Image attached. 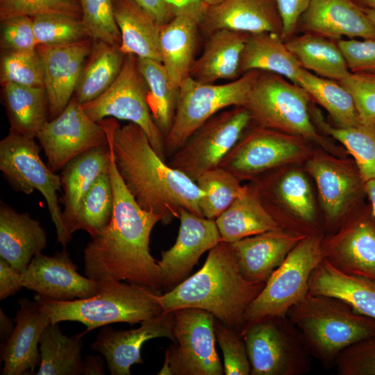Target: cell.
<instances>
[{
  "instance_id": "obj_25",
  "label": "cell",
  "mask_w": 375,
  "mask_h": 375,
  "mask_svg": "<svg viewBox=\"0 0 375 375\" xmlns=\"http://www.w3.org/2000/svg\"><path fill=\"white\" fill-rule=\"evenodd\" d=\"M323 258L338 269L375 281V227L360 221L344 228L326 245Z\"/></svg>"
},
{
  "instance_id": "obj_52",
  "label": "cell",
  "mask_w": 375,
  "mask_h": 375,
  "mask_svg": "<svg viewBox=\"0 0 375 375\" xmlns=\"http://www.w3.org/2000/svg\"><path fill=\"white\" fill-rule=\"evenodd\" d=\"M337 44L350 72L375 74V39L340 40Z\"/></svg>"
},
{
  "instance_id": "obj_40",
  "label": "cell",
  "mask_w": 375,
  "mask_h": 375,
  "mask_svg": "<svg viewBox=\"0 0 375 375\" xmlns=\"http://www.w3.org/2000/svg\"><path fill=\"white\" fill-rule=\"evenodd\" d=\"M113 210V192L108 172L100 174L82 198L73 227L87 231L91 238L103 231Z\"/></svg>"
},
{
  "instance_id": "obj_54",
  "label": "cell",
  "mask_w": 375,
  "mask_h": 375,
  "mask_svg": "<svg viewBox=\"0 0 375 375\" xmlns=\"http://www.w3.org/2000/svg\"><path fill=\"white\" fill-rule=\"evenodd\" d=\"M22 288V273L0 258V299L15 295Z\"/></svg>"
},
{
  "instance_id": "obj_2",
  "label": "cell",
  "mask_w": 375,
  "mask_h": 375,
  "mask_svg": "<svg viewBox=\"0 0 375 375\" xmlns=\"http://www.w3.org/2000/svg\"><path fill=\"white\" fill-rule=\"evenodd\" d=\"M99 122L110 140L117 171L142 208L160 216L163 225L178 219L183 208L203 217L199 206L203 192L158 155L140 126L132 122L121 126L115 118Z\"/></svg>"
},
{
  "instance_id": "obj_55",
  "label": "cell",
  "mask_w": 375,
  "mask_h": 375,
  "mask_svg": "<svg viewBox=\"0 0 375 375\" xmlns=\"http://www.w3.org/2000/svg\"><path fill=\"white\" fill-rule=\"evenodd\" d=\"M174 17L185 15L196 19L200 24L208 6L201 0H166Z\"/></svg>"
},
{
  "instance_id": "obj_6",
  "label": "cell",
  "mask_w": 375,
  "mask_h": 375,
  "mask_svg": "<svg viewBox=\"0 0 375 375\" xmlns=\"http://www.w3.org/2000/svg\"><path fill=\"white\" fill-rule=\"evenodd\" d=\"M275 73L259 71L244 106L256 126L317 140L309 112L310 96Z\"/></svg>"
},
{
  "instance_id": "obj_61",
  "label": "cell",
  "mask_w": 375,
  "mask_h": 375,
  "mask_svg": "<svg viewBox=\"0 0 375 375\" xmlns=\"http://www.w3.org/2000/svg\"><path fill=\"white\" fill-rule=\"evenodd\" d=\"M207 6H213L220 4L225 0H201Z\"/></svg>"
},
{
  "instance_id": "obj_10",
  "label": "cell",
  "mask_w": 375,
  "mask_h": 375,
  "mask_svg": "<svg viewBox=\"0 0 375 375\" xmlns=\"http://www.w3.org/2000/svg\"><path fill=\"white\" fill-rule=\"evenodd\" d=\"M251 375H301L310 371V354L287 317H267L241 331Z\"/></svg>"
},
{
  "instance_id": "obj_44",
  "label": "cell",
  "mask_w": 375,
  "mask_h": 375,
  "mask_svg": "<svg viewBox=\"0 0 375 375\" xmlns=\"http://www.w3.org/2000/svg\"><path fill=\"white\" fill-rule=\"evenodd\" d=\"M0 83L44 88V68L37 49L28 51L1 52Z\"/></svg>"
},
{
  "instance_id": "obj_8",
  "label": "cell",
  "mask_w": 375,
  "mask_h": 375,
  "mask_svg": "<svg viewBox=\"0 0 375 375\" xmlns=\"http://www.w3.org/2000/svg\"><path fill=\"white\" fill-rule=\"evenodd\" d=\"M259 73L247 72L224 84H208L185 78L178 89V99L172 128L165 138L167 158L210 117L233 106H244Z\"/></svg>"
},
{
  "instance_id": "obj_35",
  "label": "cell",
  "mask_w": 375,
  "mask_h": 375,
  "mask_svg": "<svg viewBox=\"0 0 375 375\" xmlns=\"http://www.w3.org/2000/svg\"><path fill=\"white\" fill-rule=\"evenodd\" d=\"M285 44L302 68L317 76L339 82L350 74L341 50L331 39L306 33Z\"/></svg>"
},
{
  "instance_id": "obj_15",
  "label": "cell",
  "mask_w": 375,
  "mask_h": 375,
  "mask_svg": "<svg viewBox=\"0 0 375 375\" xmlns=\"http://www.w3.org/2000/svg\"><path fill=\"white\" fill-rule=\"evenodd\" d=\"M180 226L174 245L161 251L158 260L162 288L169 291L184 281L199 258L222 242L215 219L199 216L187 209L180 211Z\"/></svg>"
},
{
  "instance_id": "obj_51",
  "label": "cell",
  "mask_w": 375,
  "mask_h": 375,
  "mask_svg": "<svg viewBox=\"0 0 375 375\" xmlns=\"http://www.w3.org/2000/svg\"><path fill=\"white\" fill-rule=\"evenodd\" d=\"M0 47L1 52L36 49L32 17L17 16L1 21Z\"/></svg>"
},
{
  "instance_id": "obj_58",
  "label": "cell",
  "mask_w": 375,
  "mask_h": 375,
  "mask_svg": "<svg viewBox=\"0 0 375 375\" xmlns=\"http://www.w3.org/2000/svg\"><path fill=\"white\" fill-rule=\"evenodd\" d=\"M15 326L12 319L0 309V338L1 344L7 340L14 331Z\"/></svg>"
},
{
  "instance_id": "obj_26",
  "label": "cell",
  "mask_w": 375,
  "mask_h": 375,
  "mask_svg": "<svg viewBox=\"0 0 375 375\" xmlns=\"http://www.w3.org/2000/svg\"><path fill=\"white\" fill-rule=\"evenodd\" d=\"M308 293L338 299L375 320V281L343 272L324 258L310 275Z\"/></svg>"
},
{
  "instance_id": "obj_9",
  "label": "cell",
  "mask_w": 375,
  "mask_h": 375,
  "mask_svg": "<svg viewBox=\"0 0 375 375\" xmlns=\"http://www.w3.org/2000/svg\"><path fill=\"white\" fill-rule=\"evenodd\" d=\"M40 152L34 138L10 131L0 142V170L17 192L30 194L37 190L43 195L56 229L57 242L65 249L72 234L63 222L58 201L60 176L44 164Z\"/></svg>"
},
{
  "instance_id": "obj_20",
  "label": "cell",
  "mask_w": 375,
  "mask_h": 375,
  "mask_svg": "<svg viewBox=\"0 0 375 375\" xmlns=\"http://www.w3.org/2000/svg\"><path fill=\"white\" fill-rule=\"evenodd\" d=\"M14 331L1 345L3 375L33 374L40 362L38 345L50 318L35 300H18Z\"/></svg>"
},
{
  "instance_id": "obj_7",
  "label": "cell",
  "mask_w": 375,
  "mask_h": 375,
  "mask_svg": "<svg viewBox=\"0 0 375 375\" xmlns=\"http://www.w3.org/2000/svg\"><path fill=\"white\" fill-rule=\"evenodd\" d=\"M323 258L317 235H307L301 240L247 307L241 331L265 318L287 317L289 309L308 293L310 275Z\"/></svg>"
},
{
  "instance_id": "obj_19",
  "label": "cell",
  "mask_w": 375,
  "mask_h": 375,
  "mask_svg": "<svg viewBox=\"0 0 375 375\" xmlns=\"http://www.w3.org/2000/svg\"><path fill=\"white\" fill-rule=\"evenodd\" d=\"M92 45L90 38L67 44L38 45L36 49L44 68L49 120L58 117L74 96Z\"/></svg>"
},
{
  "instance_id": "obj_5",
  "label": "cell",
  "mask_w": 375,
  "mask_h": 375,
  "mask_svg": "<svg viewBox=\"0 0 375 375\" xmlns=\"http://www.w3.org/2000/svg\"><path fill=\"white\" fill-rule=\"evenodd\" d=\"M100 283V291L89 298L56 301L37 294L35 300L52 324L72 321L84 324L83 335L113 323L140 324L163 312L158 301L161 292L131 283Z\"/></svg>"
},
{
  "instance_id": "obj_57",
  "label": "cell",
  "mask_w": 375,
  "mask_h": 375,
  "mask_svg": "<svg viewBox=\"0 0 375 375\" xmlns=\"http://www.w3.org/2000/svg\"><path fill=\"white\" fill-rule=\"evenodd\" d=\"M104 361L98 355H89L83 360V374L102 375L104 373Z\"/></svg>"
},
{
  "instance_id": "obj_31",
  "label": "cell",
  "mask_w": 375,
  "mask_h": 375,
  "mask_svg": "<svg viewBox=\"0 0 375 375\" xmlns=\"http://www.w3.org/2000/svg\"><path fill=\"white\" fill-rule=\"evenodd\" d=\"M215 220L222 241L228 243L281 228L252 189L247 186H244L242 192Z\"/></svg>"
},
{
  "instance_id": "obj_3",
  "label": "cell",
  "mask_w": 375,
  "mask_h": 375,
  "mask_svg": "<svg viewBox=\"0 0 375 375\" xmlns=\"http://www.w3.org/2000/svg\"><path fill=\"white\" fill-rule=\"evenodd\" d=\"M265 285L244 278L231 244L222 241L209 251L199 271L172 290L159 294L158 301L163 312L184 308H199L240 331L247 307Z\"/></svg>"
},
{
  "instance_id": "obj_39",
  "label": "cell",
  "mask_w": 375,
  "mask_h": 375,
  "mask_svg": "<svg viewBox=\"0 0 375 375\" xmlns=\"http://www.w3.org/2000/svg\"><path fill=\"white\" fill-rule=\"evenodd\" d=\"M138 62L148 87V103L153 119L165 138L174 122L178 90L172 86L161 62L138 57Z\"/></svg>"
},
{
  "instance_id": "obj_29",
  "label": "cell",
  "mask_w": 375,
  "mask_h": 375,
  "mask_svg": "<svg viewBox=\"0 0 375 375\" xmlns=\"http://www.w3.org/2000/svg\"><path fill=\"white\" fill-rule=\"evenodd\" d=\"M112 8L121 33V51L162 63L160 26L134 0H112Z\"/></svg>"
},
{
  "instance_id": "obj_47",
  "label": "cell",
  "mask_w": 375,
  "mask_h": 375,
  "mask_svg": "<svg viewBox=\"0 0 375 375\" xmlns=\"http://www.w3.org/2000/svg\"><path fill=\"white\" fill-rule=\"evenodd\" d=\"M52 14L82 19L81 0H0V21L17 16Z\"/></svg>"
},
{
  "instance_id": "obj_36",
  "label": "cell",
  "mask_w": 375,
  "mask_h": 375,
  "mask_svg": "<svg viewBox=\"0 0 375 375\" xmlns=\"http://www.w3.org/2000/svg\"><path fill=\"white\" fill-rule=\"evenodd\" d=\"M83 333L65 335L57 324H49L40 340V362L38 375L83 374Z\"/></svg>"
},
{
  "instance_id": "obj_43",
  "label": "cell",
  "mask_w": 375,
  "mask_h": 375,
  "mask_svg": "<svg viewBox=\"0 0 375 375\" xmlns=\"http://www.w3.org/2000/svg\"><path fill=\"white\" fill-rule=\"evenodd\" d=\"M38 45H62L89 38L81 19L65 15H43L32 17Z\"/></svg>"
},
{
  "instance_id": "obj_41",
  "label": "cell",
  "mask_w": 375,
  "mask_h": 375,
  "mask_svg": "<svg viewBox=\"0 0 375 375\" xmlns=\"http://www.w3.org/2000/svg\"><path fill=\"white\" fill-rule=\"evenodd\" d=\"M240 182L220 166L201 174L195 183L204 193L199 203L203 216L215 219L226 210L244 190Z\"/></svg>"
},
{
  "instance_id": "obj_32",
  "label": "cell",
  "mask_w": 375,
  "mask_h": 375,
  "mask_svg": "<svg viewBox=\"0 0 375 375\" xmlns=\"http://www.w3.org/2000/svg\"><path fill=\"white\" fill-rule=\"evenodd\" d=\"M299 62L288 49L281 35L276 33L249 34L242 52L240 74L265 71L281 75L297 84Z\"/></svg>"
},
{
  "instance_id": "obj_13",
  "label": "cell",
  "mask_w": 375,
  "mask_h": 375,
  "mask_svg": "<svg viewBox=\"0 0 375 375\" xmlns=\"http://www.w3.org/2000/svg\"><path fill=\"white\" fill-rule=\"evenodd\" d=\"M174 316V340L165 353L172 375L224 374L215 347V316L195 308L176 310Z\"/></svg>"
},
{
  "instance_id": "obj_23",
  "label": "cell",
  "mask_w": 375,
  "mask_h": 375,
  "mask_svg": "<svg viewBox=\"0 0 375 375\" xmlns=\"http://www.w3.org/2000/svg\"><path fill=\"white\" fill-rule=\"evenodd\" d=\"M300 19L306 33L331 40L375 39V27L352 0H311Z\"/></svg>"
},
{
  "instance_id": "obj_38",
  "label": "cell",
  "mask_w": 375,
  "mask_h": 375,
  "mask_svg": "<svg viewBox=\"0 0 375 375\" xmlns=\"http://www.w3.org/2000/svg\"><path fill=\"white\" fill-rule=\"evenodd\" d=\"M297 85L302 87L340 127L360 123L353 97L338 81L317 76L301 68Z\"/></svg>"
},
{
  "instance_id": "obj_28",
  "label": "cell",
  "mask_w": 375,
  "mask_h": 375,
  "mask_svg": "<svg viewBox=\"0 0 375 375\" xmlns=\"http://www.w3.org/2000/svg\"><path fill=\"white\" fill-rule=\"evenodd\" d=\"M108 144L92 149L70 160L60 174L63 190L62 212L63 222L72 234L80 202L89 188L103 172L108 171Z\"/></svg>"
},
{
  "instance_id": "obj_14",
  "label": "cell",
  "mask_w": 375,
  "mask_h": 375,
  "mask_svg": "<svg viewBox=\"0 0 375 375\" xmlns=\"http://www.w3.org/2000/svg\"><path fill=\"white\" fill-rule=\"evenodd\" d=\"M36 138L44 151L47 166L53 172L62 169L81 153L108 144L101 124L87 115L74 96L58 117L47 122Z\"/></svg>"
},
{
  "instance_id": "obj_60",
  "label": "cell",
  "mask_w": 375,
  "mask_h": 375,
  "mask_svg": "<svg viewBox=\"0 0 375 375\" xmlns=\"http://www.w3.org/2000/svg\"><path fill=\"white\" fill-rule=\"evenodd\" d=\"M365 12L373 26L375 27V10L367 8L365 10Z\"/></svg>"
},
{
  "instance_id": "obj_42",
  "label": "cell",
  "mask_w": 375,
  "mask_h": 375,
  "mask_svg": "<svg viewBox=\"0 0 375 375\" xmlns=\"http://www.w3.org/2000/svg\"><path fill=\"white\" fill-rule=\"evenodd\" d=\"M318 115V124L353 156L361 178L365 183L375 179V126L360 122L349 127H332Z\"/></svg>"
},
{
  "instance_id": "obj_12",
  "label": "cell",
  "mask_w": 375,
  "mask_h": 375,
  "mask_svg": "<svg viewBox=\"0 0 375 375\" xmlns=\"http://www.w3.org/2000/svg\"><path fill=\"white\" fill-rule=\"evenodd\" d=\"M250 123L245 107L224 109L199 126L167 163L195 182L201 174L219 165Z\"/></svg>"
},
{
  "instance_id": "obj_21",
  "label": "cell",
  "mask_w": 375,
  "mask_h": 375,
  "mask_svg": "<svg viewBox=\"0 0 375 375\" xmlns=\"http://www.w3.org/2000/svg\"><path fill=\"white\" fill-rule=\"evenodd\" d=\"M306 235L281 228L231 244L244 278L253 283H266L291 250Z\"/></svg>"
},
{
  "instance_id": "obj_50",
  "label": "cell",
  "mask_w": 375,
  "mask_h": 375,
  "mask_svg": "<svg viewBox=\"0 0 375 375\" xmlns=\"http://www.w3.org/2000/svg\"><path fill=\"white\" fill-rule=\"evenodd\" d=\"M339 83L353 97L360 122L375 126V74L350 72Z\"/></svg>"
},
{
  "instance_id": "obj_30",
  "label": "cell",
  "mask_w": 375,
  "mask_h": 375,
  "mask_svg": "<svg viewBox=\"0 0 375 375\" xmlns=\"http://www.w3.org/2000/svg\"><path fill=\"white\" fill-rule=\"evenodd\" d=\"M199 23L194 18L178 15L160 26V44L163 65L172 86L179 89L190 76L195 60Z\"/></svg>"
},
{
  "instance_id": "obj_11",
  "label": "cell",
  "mask_w": 375,
  "mask_h": 375,
  "mask_svg": "<svg viewBox=\"0 0 375 375\" xmlns=\"http://www.w3.org/2000/svg\"><path fill=\"white\" fill-rule=\"evenodd\" d=\"M82 106L95 122L110 117L138 125L158 155L167 160L165 138L153 119L148 103V87L135 55L126 54L122 70L110 88Z\"/></svg>"
},
{
  "instance_id": "obj_48",
  "label": "cell",
  "mask_w": 375,
  "mask_h": 375,
  "mask_svg": "<svg viewBox=\"0 0 375 375\" xmlns=\"http://www.w3.org/2000/svg\"><path fill=\"white\" fill-rule=\"evenodd\" d=\"M214 328L223 354L224 373L226 375H249L251 366L241 332L216 318Z\"/></svg>"
},
{
  "instance_id": "obj_46",
  "label": "cell",
  "mask_w": 375,
  "mask_h": 375,
  "mask_svg": "<svg viewBox=\"0 0 375 375\" xmlns=\"http://www.w3.org/2000/svg\"><path fill=\"white\" fill-rule=\"evenodd\" d=\"M82 21L93 42L120 47L122 37L116 24L112 0H81Z\"/></svg>"
},
{
  "instance_id": "obj_37",
  "label": "cell",
  "mask_w": 375,
  "mask_h": 375,
  "mask_svg": "<svg viewBox=\"0 0 375 375\" xmlns=\"http://www.w3.org/2000/svg\"><path fill=\"white\" fill-rule=\"evenodd\" d=\"M307 168L316 182L328 217L338 218L356 192V178L342 166L324 158L310 160Z\"/></svg>"
},
{
  "instance_id": "obj_27",
  "label": "cell",
  "mask_w": 375,
  "mask_h": 375,
  "mask_svg": "<svg viewBox=\"0 0 375 375\" xmlns=\"http://www.w3.org/2000/svg\"><path fill=\"white\" fill-rule=\"evenodd\" d=\"M249 34L227 29L209 34L201 55L192 65L190 76L208 84L239 78L241 55Z\"/></svg>"
},
{
  "instance_id": "obj_49",
  "label": "cell",
  "mask_w": 375,
  "mask_h": 375,
  "mask_svg": "<svg viewBox=\"0 0 375 375\" xmlns=\"http://www.w3.org/2000/svg\"><path fill=\"white\" fill-rule=\"evenodd\" d=\"M333 367L340 375H375V335L344 349Z\"/></svg>"
},
{
  "instance_id": "obj_16",
  "label": "cell",
  "mask_w": 375,
  "mask_h": 375,
  "mask_svg": "<svg viewBox=\"0 0 375 375\" xmlns=\"http://www.w3.org/2000/svg\"><path fill=\"white\" fill-rule=\"evenodd\" d=\"M301 151L285 133L256 126L241 136L219 166L241 181L293 160Z\"/></svg>"
},
{
  "instance_id": "obj_34",
  "label": "cell",
  "mask_w": 375,
  "mask_h": 375,
  "mask_svg": "<svg viewBox=\"0 0 375 375\" xmlns=\"http://www.w3.org/2000/svg\"><path fill=\"white\" fill-rule=\"evenodd\" d=\"M125 56L119 46L92 41L74 94L81 105L95 99L110 88L122 70Z\"/></svg>"
},
{
  "instance_id": "obj_45",
  "label": "cell",
  "mask_w": 375,
  "mask_h": 375,
  "mask_svg": "<svg viewBox=\"0 0 375 375\" xmlns=\"http://www.w3.org/2000/svg\"><path fill=\"white\" fill-rule=\"evenodd\" d=\"M274 192L301 220L314 221L315 208L311 188L301 172L293 170L284 174L276 183Z\"/></svg>"
},
{
  "instance_id": "obj_17",
  "label": "cell",
  "mask_w": 375,
  "mask_h": 375,
  "mask_svg": "<svg viewBox=\"0 0 375 375\" xmlns=\"http://www.w3.org/2000/svg\"><path fill=\"white\" fill-rule=\"evenodd\" d=\"M77 269L65 249L53 256L40 253L22 273V285L56 301L85 299L97 294L101 290L100 281L83 276Z\"/></svg>"
},
{
  "instance_id": "obj_56",
  "label": "cell",
  "mask_w": 375,
  "mask_h": 375,
  "mask_svg": "<svg viewBox=\"0 0 375 375\" xmlns=\"http://www.w3.org/2000/svg\"><path fill=\"white\" fill-rule=\"evenodd\" d=\"M162 26L169 22L174 15L166 0H134Z\"/></svg>"
},
{
  "instance_id": "obj_62",
  "label": "cell",
  "mask_w": 375,
  "mask_h": 375,
  "mask_svg": "<svg viewBox=\"0 0 375 375\" xmlns=\"http://www.w3.org/2000/svg\"><path fill=\"white\" fill-rule=\"evenodd\" d=\"M365 4H366L369 9L375 10V0H360Z\"/></svg>"
},
{
  "instance_id": "obj_1",
  "label": "cell",
  "mask_w": 375,
  "mask_h": 375,
  "mask_svg": "<svg viewBox=\"0 0 375 375\" xmlns=\"http://www.w3.org/2000/svg\"><path fill=\"white\" fill-rule=\"evenodd\" d=\"M107 136L113 210L108 225L84 249L85 274L96 281H126L161 292L160 267L149 249L151 231L160 217L142 208L127 189Z\"/></svg>"
},
{
  "instance_id": "obj_18",
  "label": "cell",
  "mask_w": 375,
  "mask_h": 375,
  "mask_svg": "<svg viewBox=\"0 0 375 375\" xmlns=\"http://www.w3.org/2000/svg\"><path fill=\"white\" fill-rule=\"evenodd\" d=\"M174 312L147 319L137 328L119 331L104 326L90 347L105 358L110 374L131 375L133 365L143 363L141 349L144 343L157 338L174 341Z\"/></svg>"
},
{
  "instance_id": "obj_53",
  "label": "cell",
  "mask_w": 375,
  "mask_h": 375,
  "mask_svg": "<svg viewBox=\"0 0 375 375\" xmlns=\"http://www.w3.org/2000/svg\"><path fill=\"white\" fill-rule=\"evenodd\" d=\"M282 22L281 37L284 42L292 38L298 23L311 0H275Z\"/></svg>"
},
{
  "instance_id": "obj_24",
  "label": "cell",
  "mask_w": 375,
  "mask_h": 375,
  "mask_svg": "<svg viewBox=\"0 0 375 375\" xmlns=\"http://www.w3.org/2000/svg\"><path fill=\"white\" fill-rule=\"evenodd\" d=\"M47 244V233L38 220L1 201L0 258L22 273Z\"/></svg>"
},
{
  "instance_id": "obj_59",
  "label": "cell",
  "mask_w": 375,
  "mask_h": 375,
  "mask_svg": "<svg viewBox=\"0 0 375 375\" xmlns=\"http://www.w3.org/2000/svg\"><path fill=\"white\" fill-rule=\"evenodd\" d=\"M365 190L371 201L373 214L375 217V179L366 182Z\"/></svg>"
},
{
  "instance_id": "obj_33",
  "label": "cell",
  "mask_w": 375,
  "mask_h": 375,
  "mask_svg": "<svg viewBox=\"0 0 375 375\" xmlns=\"http://www.w3.org/2000/svg\"><path fill=\"white\" fill-rule=\"evenodd\" d=\"M2 99L10 131L35 138L49 121V103L45 88L6 83L1 85Z\"/></svg>"
},
{
  "instance_id": "obj_22",
  "label": "cell",
  "mask_w": 375,
  "mask_h": 375,
  "mask_svg": "<svg viewBox=\"0 0 375 375\" xmlns=\"http://www.w3.org/2000/svg\"><path fill=\"white\" fill-rule=\"evenodd\" d=\"M199 29L207 36L221 29L281 35L282 22L275 0H225L208 6Z\"/></svg>"
},
{
  "instance_id": "obj_4",
  "label": "cell",
  "mask_w": 375,
  "mask_h": 375,
  "mask_svg": "<svg viewBox=\"0 0 375 375\" xmlns=\"http://www.w3.org/2000/svg\"><path fill=\"white\" fill-rule=\"evenodd\" d=\"M286 316L308 353L327 367L346 348L375 335V320L334 297L308 293Z\"/></svg>"
}]
</instances>
